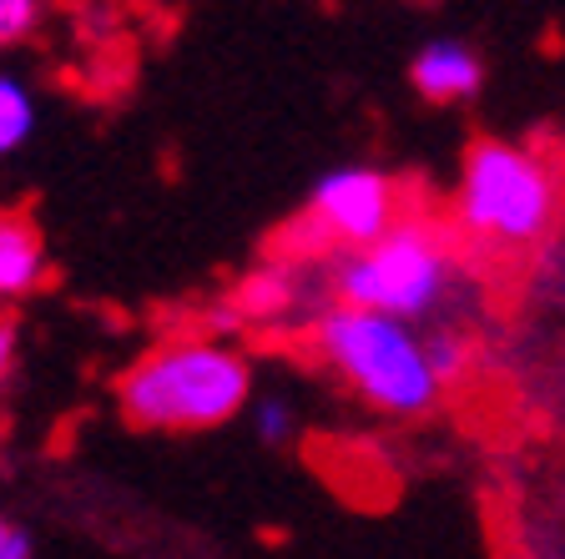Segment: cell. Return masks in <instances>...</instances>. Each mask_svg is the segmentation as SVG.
Segmentation results:
<instances>
[{"label": "cell", "instance_id": "1", "mask_svg": "<svg viewBox=\"0 0 565 559\" xmlns=\"http://www.w3.org/2000/svg\"><path fill=\"white\" fill-rule=\"evenodd\" d=\"M121 413L152 433H207L253 404V363L223 338H177L127 368Z\"/></svg>", "mask_w": 565, "mask_h": 559}, {"label": "cell", "instance_id": "2", "mask_svg": "<svg viewBox=\"0 0 565 559\" xmlns=\"http://www.w3.org/2000/svg\"><path fill=\"white\" fill-rule=\"evenodd\" d=\"M313 348L369 408L394 419H419L445 394L424 333L399 318L333 303L313 318Z\"/></svg>", "mask_w": 565, "mask_h": 559}, {"label": "cell", "instance_id": "3", "mask_svg": "<svg viewBox=\"0 0 565 559\" xmlns=\"http://www.w3.org/2000/svg\"><path fill=\"white\" fill-rule=\"evenodd\" d=\"M333 292L343 308H364L419 327L445 313L455 298V252L435 222L404 217L388 237L333 257Z\"/></svg>", "mask_w": 565, "mask_h": 559}, {"label": "cell", "instance_id": "4", "mask_svg": "<svg viewBox=\"0 0 565 559\" xmlns=\"http://www.w3.org/2000/svg\"><path fill=\"white\" fill-rule=\"evenodd\" d=\"M561 182L551 162L515 141H475L459 166L455 217L484 247H530L551 233Z\"/></svg>", "mask_w": 565, "mask_h": 559}, {"label": "cell", "instance_id": "5", "mask_svg": "<svg viewBox=\"0 0 565 559\" xmlns=\"http://www.w3.org/2000/svg\"><path fill=\"white\" fill-rule=\"evenodd\" d=\"M399 222L404 197L394 176H384L379 166H333L308 192V227L339 252H359V247L379 243Z\"/></svg>", "mask_w": 565, "mask_h": 559}, {"label": "cell", "instance_id": "6", "mask_svg": "<svg viewBox=\"0 0 565 559\" xmlns=\"http://www.w3.org/2000/svg\"><path fill=\"white\" fill-rule=\"evenodd\" d=\"M409 82L424 101L459 106L484 86V61L470 41H459V35H435V41H424V46L414 51Z\"/></svg>", "mask_w": 565, "mask_h": 559}, {"label": "cell", "instance_id": "7", "mask_svg": "<svg viewBox=\"0 0 565 559\" xmlns=\"http://www.w3.org/2000/svg\"><path fill=\"white\" fill-rule=\"evenodd\" d=\"M46 278V243L21 212H0V303H15Z\"/></svg>", "mask_w": 565, "mask_h": 559}, {"label": "cell", "instance_id": "8", "mask_svg": "<svg viewBox=\"0 0 565 559\" xmlns=\"http://www.w3.org/2000/svg\"><path fill=\"white\" fill-rule=\"evenodd\" d=\"M298 308V272L294 268H258L237 282V313L253 318V323H278Z\"/></svg>", "mask_w": 565, "mask_h": 559}, {"label": "cell", "instance_id": "9", "mask_svg": "<svg viewBox=\"0 0 565 559\" xmlns=\"http://www.w3.org/2000/svg\"><path fill=\"white\" fill-rule=\"evenodd\" d=\"M35 137V96L21 76L0 71V157L21 152L25 141Z\"/></svg>", "mask_w": 565, "mask_h": 559}, {"label": "cell", "instance_id": "10", "mask_svg": "<svg viewBox=\"0 0 565 559\" xmlns=\"http://www.w3.org/2000/svg\"><path fill=\"white\" fill-rule=\"evenodd\" d=\"M247 429L258 433V443H288L298 433V413H294V404L282 394H263V398H253L247 404Z\"/></svg>", "mask_w": 565, "mask_h": 559}, {"label": "cell", "instance_id": "11", "mask_svg": "<svg viewBox=\"0 0 565 559\" xmlns=\"http://www.w3.org/2000/svg\"><path fill=\"white\" fill-rule=\"evenodd\" d=\"M424 348H429V363H435L439 384H455L459 373L470 368V358H475V343L465 338L459 327H449V323H439L435 333H424Z\"/></svg>", "mask_w": 565, "mask_h": 559}, {"label": "cell", "instance_id": "12", "mask_svg": "<svg viewBox=\"0 0 565 559\" xmlns=\"http://www.w3.org/2000/svg\"><path fill=\"white\" fill-rule=\"evenodd\" d=\"M41 25V6L35 0H0V51L21 46L25 35H35Z\"/></svg>", "mask_w": 565, "mask_h": 559}, {"label": "cell", "instance_id": "13", "mask_svg": "<svg viewBox=\"0 0 565 559\" xmlns=\"http://www.w3.org/2000/svg\"><path fill=\"white\" fill-rule=\"evenodd\" d=\"M0 559H31V535L0 514Z\"/></svg>", "mask_w": 565, "mask_h": 559}, {"label": "cell", "instance_id": "14", "mask_svg": "<svg viewBox=\"0 0 565 559\" xmlns=\"http://www.w3.org/2000/svg\"><path fill=\"white\" fill-rule=\"evenodd\" d=\"M15 353H21L15 323L11 318H0V388H6V378H11V368H15Z\"/></svg>", "mask_w": 565, "mask_h": 559}]
</instances>
